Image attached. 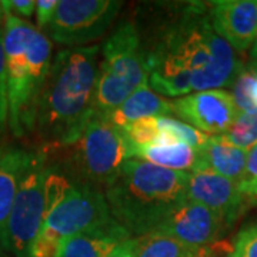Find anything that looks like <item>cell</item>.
Instances as JSON below:
<instances>
[{
    "instance_id": "cell-1",
    "label": "cell",
    "mask_w": 257,
    "mask_h": 257,
    "mask_svg": "<svg viewBox=\"0 0 257 257\" xmlns=\"http://www.w3.org/2000/svg\"><path fill=\"white\" fill-rule=\"evenodd\" d=\"M97 53V46L72 47L50 63L35 126L49 147L74 145L94 116Z\"/></svg>"
},
{
    "instance_id": "cell-2",
    "label": "cell",
    "mask_w": 257,
    "mask_h": 257,
    "mask_svg": "<svg viewBox=\"0 0 257 257\" xmlns=\"http://www.w3.org/2000/svg\"><path fill=\"white\" fill-rule=\"evenodd\" d=\"M187 172L128 159L106 186L104 197L111 217L138 237L153 231L187 202Z\"/></svg>"
},
{
    "instance_id": "cell-3",
    "label": "cell",
    "mask_w": 257,
    "mask_h": 257,
    "mask_svg": "<svg viewBox=\"0 0 257 257\" xmlns=\"http://www.w3.org/2000/svg\"><path fill=\"white\" fill-rule=\"evenodd\" d=\"M146 56L184 67L196 92L230 86L243 70L234 50L213 30L199 3L186 6Z\"/></svg>"
},
{
    "instance_id": "cell-4",
    "label": "cell",
    "mask_w": 257,
    "mask_h": 257,
    "mask_svg": "<svg viewBox=\"0 0 257 257\" xmlns=\"http://www.w3.org/2000/svg\"><path fill=\"white\" fill-rule=\"evenodd\" d=\"M5 76L9 130L23 138L36 126L40 96L50 69L52 45L46 35L25 19L5 13Z\"/></svg>"
},
{
    "instance_id": "cell-5",
    "label": "cell",
    "mask_w": 257,
    "mask_h": 257,
    "mask_svg": "<svg viewBox=\"0 0 257 257\" xmlns=\"http://www.w3.org/2000/svg\"><path fill=\"white\" fill-rule=\"evenodd\" d=\"M147 79L146 53L140 35L132 22H124L103 46L94 93V116L106 119Z\"/></svg>"
},
{
    "instance_id": "cell-6",
    "label": "cell",
    "mask_w": 257,
    "mask_h": 257,
    "mask_svg": "<svg viewBox=\"0 0 257 257\" xmlns=\"http://www.w3.org/2000/svg\"><path fill=\"white\" fill-rule=\"evenodd\" d=\"M76 146L74 165L77 182L107 186L119 173L121 165L133 159V145L117 126L104 117L93 116Z\"/></svg>"
},
{
    "instance_id": "cell-7",
    "label": "cell",
    "mask_w": 257,
    "mask_h": 257,
    "mask_svg": "<svg viewBox=\"0 0 257 257\" xmlns=\"http://www.w3.org/2000/svg\"><path fill=\"white\" fill-rule=\"evenodd\" d=\"M47 155L35 152L22 177L6 229V251L15 257H29L33 241L46 217Z\"/></svg>"
},
{
    "instance_id": "cell-8",
    "label": "cell",
    "mask_w": 257,
    "mask_h": 257,
    "mask_svg": "<svg viewBox=\"0 0 257 257\" xmlns=\"http://www.w3.org/2000/svg\"><path fill=\"white\" fill-rule=\"evenodd\" d=\"M113 220L100 187L76 182L63 199L47 213L39 234L62 243L76 234L106 226Z\"/></svg>"
},
{
    "instance_id": "cell-9",
    "label": "cell",
    "mask_w": 257,
    "mask_h": 257,
    "mask_svg": "<svg viewBox=\"0 0 257 257\" xmlns=\"http://www.w3.org/2000/svg\"><path fill=\"white\" fill-rule=\"evenodd\" d=\"M120 8L117 0H57L46 28L49 37L59 45L83 47L106 33Z\"/></svg>"
},
{
    "instance_id": "cell-10",
    "label": "cell",
    "mask_w": 257,
    "mask_h": 257,
    "mask_svg": "<svg viewBox=\"0 0 257 257\" xmlns=\"http://www.w3.org/2000/svg\"><path fill=\"white\" fill-rule=\"evenodd\" d=\"M172 110L187 124L204 135H224L236 120L239 110L231 93L221 89L186 94L172 101Z\"/></svg>"
},
{
    "instance_id": "cell-11",
    "label": "cell",
    "mask_w": 257,
    "mask_h": 257,
    "mask_svg": "<svg viewBox=\"0 0 257 257\" xmlns=\"http://www.w3.org/2000/svg\"><path fill=\"white\" fill-rule=\"evenodd\" d=\"M224 227L226 223L217 213L187 200L153 231L167 234L193 247H209L220 237Z\"/></svg>"
},
{
    "instance_id": "cell-12",
    "label": "cell",
    "mask_w": 257,
    "mask_h": 257,
    "mask_svg": "<svg viewBox=\"0 0 257 257\" xmlns=\"http://www.w3.org/2000/svg\"><path fill=\"white\" fill-rule=\"evenodd\" d=\"M187 200L203 204L217 213L226 226H230L241 214L247 199L237 182L210 170H196L189 173Z\"/></svg>"
},
{
    "instance_id": "cell-13",
    "label": "cell",
    "mask_w": 257,
    "mask_h": 257,
    "mask_svg": "<svg viewBox=\"0 0 257 257\" xmlns=\"http://www.w3.org/2000/svg\"><path fill=\"white\" fill-rule=\"evenodd\" d=\"M213 30L233 50L244 52L253 46L257 32V0H220L211 3Z\"/></svg>"
},
{
    "instance_id": "cell-14",
    "label": "cell",
    "mask_w": 257,
    "mask_h": 257,
    "mask_svg": "<svg viewBox=\"0 0 257 257\" xmlns=\"http://www.w3.org/2000/svg\"><path fill=\"white\" fill-rule=\"evenodd\" d=\"M32 150L20 147L0 149V254L6 251V229L22 177L33 159Z\"/></svg>"
},
{
    "instance_id": "cell-15",
    "label": "cell",
    "mask_w": 257,
    "mask_h": 257,
    "mask_svg": "<svg viewBox=\"0 0 257 257\" xmlns=\"http://www.w3.org/2000/svg\"><path fill=\"white\" fill-rule=\"evenodd\" d=\"M132 239V234L116 220L99 229L76 234L62 241L59 257H109Z\"/></svg>"
},
{
    "instance_id": "cell-16",
    "label": "cell",
    "mask_w": 257,
    "mask_h": 257,
    "mask_svg": "<svg viewBox=\"0 0 257 257\" xmlns=\"http://www.w3.org/2000/svg\"><path fill=\"white\" fill-rule=\"evenodd\" d=\"M196 170H210L216 175L239 183L244 175L247 152L230 145L221 136H210L209 142L197 150Z\"/></svg>"
},
{
    "instance_id": "cell-17",
    "label": "cell",
    "mask_w": 257,
    "mask_h": 257,
    "mask_svg": "<svg viewBox=\"0 0 257 257\" xmlns=\"http://www.w3.org/2000/svg\"><path fill=\"white\" fill-rule=\"evenodd\" d=\"M172 101L166 100L155 93L149 83H143L136 92H133L119 107L106 119L111 121L114 126L123 128L128 123L145 117H160L172 114Z\"/></svg>"
},
{
    "instance_id": "cell-18",
    "label": "cell",
    "mask_w": 257,
    "mask_h": 257,
    "mask_svg": "<svg viewBox=\"0 0 257 257\" xmlns=\"http://www.w3.org/2000/svg\"><path fill=\"white\" fill-rule=\"evenodd\" d=\"M133 257H210L209 247H193L159 231H150L127 241Z\"/></svg>"
},
{
    "instance_id": "cell-19",
    "label": "cell",
    "mask_w": 257,
    "mask_h": 257,
    "mask_svg": "<svg viewBox=\"0 0 257 257\" xmlns=\"http://www.w3.org/2000/svg\"><path fill=\"white\" fill-rule=\"evenodd\" d=\"M133 159L175 170V172H193L197 165L199 153L196 149L177 143V145H149L133 146Z\"/></svg>"
},
{
    "instance_id": "cell-20",
    "label": "cell",
    "mask_w": 257,
    "mask_h": 257,
    "mask_svg": "<svg viewBox=\"0 0 257 257\" xmlns=\"http://www.w3.org/2000/svg\"><path fill=\"white\" fill-rule=\"evenodd\" d=\"M159 119V138L153 145H177L183 143L193 147L196 150H200L210 136L204 135L203 132L194 128L186 121L173 119L170 116H160Z\"/></svg>"
},
{
    "instance_id": "cell-21",
    "label": "cell",
    "mask_w": 257,
    "mask_h": 257,
    "mask_svg": "<svg viewBox=\"0 0 257 257\" xmlns=\"http://www.w3.org/2000/svg\"><path fill=\"white\" fill-rule=\"evenodd\" d=\"M231 96L239 113H257V67L240 72Z\"/></svg>"
},
{
    "instance_id": "cell-22",
    "label": "cell",
    "mask_w": 257,
    "mask_h": 257,
    "mask_svg": "<svg viewBox=\"0 0 257 257\" xmlns=\"http://www.w3.org/2000/svg\"><path fill=\"white\" fill-rule=\"evenodd\" d=\"M220 136L230 145L248 152L257 145V113H239L229 130Z\"/></svg>"
},
{
    "instance_id": "cell-23",
    "label": "cell",
    "mask_w": 257,
    "mask_h": 257,
    "mask_svg": "<svg viewBox=\"0 0 257 257\" xmlns=\"http://www.w3.org/2000/svg\"><path fill=\"white\" fill-rule=\"evenodd\" d=\"M120 130L133 146L153 145L160 133L157 117H145V119L136 120Z\"/></svg>"
},
{
    "instance_id": "cell-24",
    "label": "cell",
    "mask_w": 257,
    "mask_h": 257,
    "mask_svg": "<svg viewBox=\"0 0 257 257\" xmlns=\"http://www.w3.org/2000/svg\"><path fill=\"white\" fill-rule=\"evenodd\" d=\"M9 130V110L6 94V76H5V50H3V30L0 29V149L5 147V140Z\"/></svg>"
},
{
    "instance_id": "cell-25",
    "label": "cell",
    "mask_w": 257,
    "mask_h": 257,
    "mask_svg": "<svg viewBox=\"0 0 257 257\" xmlns=\"http://www.w3.org/2000/svg\"><path fill=\"white\" fill-rule=\"evenodd\" d=\"M239 186L247 200H257V145L247 152L246 169Z\"/></svg>"
},
{
    "instance_id": "cell-26",
    "label": "cell",
    "mask_w": 257,
    "mask_h": 257,
    "mask_svg": "<svg viewBox=\"0 0 257 257\" xmlns=\"http://www.w3.org/2000/svg\"><path fill=\"white\" fill-rule=\"evenodd\" d=\"M231 257H257V224L248 226L237 234Z\"/></svg>"
},
{
    "instance_id": "cell-27",
    "label": "cell",
    "mask_w": 257,
    "mask_h": 257,
    "mask_svg": "<svg viewBox=\"0 0 257 257\" xmlns=\"http://www.w3.org/2000/svg\"><path fill=\"white\" fill-rule=\"evenodd\" d=\"M5 13H10L18 18H30L35 9H36V2L35 0H3L2 2Z\"/></svg>"
},
{
    "instance_id": "cell-28",
    "label": "cell",
    "mask_w": 257,
    "mask_h": 257,
    "mask_svg": "<svg viewBox=\"0 0 257 257\" xmlns=\"http://www.w3.org/2000/svg\"><path fill=\"white\" fill-rule=\"evenodd\" d=\"M57 0H37L36 2V20L39 28H47L53 18Z\"/></svg>"
},
{
    "instance_id": "cell-29",
    "label": "cell",
    "mask_w": 257,
    "mask_h": 257,
    "mask_svg": "<svg viewBox=\"0 0 257 257\" xmlns=\"http://www.w3.org/2000/svg\"><path fill=\"white\" fill-rule=\"evenodd\" d=\"M127 241H126V243H123L121 246H119V247L116 248V250H114L109 257H133L132 251H130V247H128Z\"/></svg>"
},
{
    "instance_id": "cell-30",
    "label": "cell",
    "mask_w": 257,
    "mask_h": 257,
    "mask_svg": "<svg viewBox=\"0 0 257 257\" xmlns=\"http://www.w3.org/2000/svg\"><path fill=\"white\" fill-rule=\"evenodd\" d=\"M250 57H251V62H253V64L257 66V32H256V37H254V42H253V46H251Z\"/></svg>"
},
{
    "instance_id": "cell-31",
    "label": "cell",
    "mask_w": 257,
    "mask_h": 257,
    "mask_svg": "<svg viewBox=\"0 0 257 257\" xmlns=\"http://www.w3.org/2000/svg\"><path fill=\"white\" fill-rule=\"evenodd\" d=\"M3 18H5V9H3V5H2V2H0V25H2V22H3Z\"/></svg>"
},
{
    "instance_id": "cell-32",
    "label": "cell",
    "mask_w": 257,
    "mask_h": 257,
    "mask_svg": "<svg viewBox=\"0 0 257 257\" xmlns=\"http://www.w3.org/2000/svg\"><path fill=\"white\" fill-rule=\"evenodd\" d=\"M227 257H231V256H227Z\"/></svg>"
}]
</instances>
